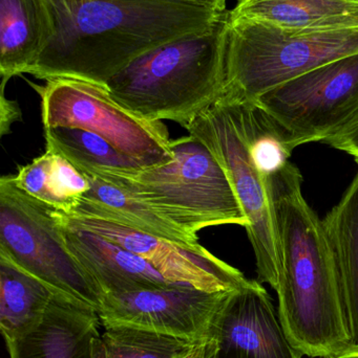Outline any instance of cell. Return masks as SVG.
Instances as JSON below:
<instances>
[{"mask_svg": "<svg viewBox=\"0 0 358 358\" xmlns=\"http://www.w3.org/2000/svg\"><path fill=\"white\" fill-rule=\"evenodd\" d=\"M254 102L279 122L294 148L324 142L358 107V54L303 73Z\"/></svg>", "mask_w": 358, "mask_h": 358, "instance_id": "9", "label": "cell"}, {"mask_svg": "<svg viewBox=\"0 0 358 358\" xmlns=\"http://www.w3.org/2000/svg\"><path fill=\"white\" fill-rule=\"evenodd\" d=\"M227 13L212 27L161 44L132 61L105 84L111 96L145 119L186 127L224 92Z\"/></svg>", "mask_w": 358, "mask_h": 358, "instance_id": "3", "label": "cell"}, {"mask_svg": "<svg viewBox=\"0 0 358 358\" xmlns=\"http://www.w3.org/2000/svg\"><path fill=\"white\" fill-rule=\"evenodd\" d=\"M53 182L62 202L63 214L71 212L78 199L90 189L88 179L73 164L56 155L53 162Z\"/></svg>", "mask_w": 358, "mask_h": 358, "instance_id": "24", "label": "cell"}, {"mask_svg": "<svg viewBox=\"0 0 358 358\" xmlns=\"http://www.w3.org/2000/svg\"><path fill=\"white\" fill-rule=\"evenodd\" d=\"M229 18L303 29L358 27V0H237Z\"/></svg>", "mask_w": 358, "mask_h": 358, "instance_id": "17", "label": "cell"}, {"mask_svg": "<svg viewBox=\"0 0 358 358\" xmlns=\"http://www.w3.org/2000/svg\"><path fill=\"white\" fill-rule=\"evenodd\" d=\"M185 128L207 146L224 168L248 218L245 229L256 257L259 282L277 290L279 250L266 179L252 159L237 101L222 94Z\"/></svg>", "mask_w": 358, "mask_h": 358, "instance_id": "8", "label": "cell"}, {"mask_svg": "<svg viewBox=\"0 0 358 358\" xmlns=\"http://www.w3.org/2000/svg\"><path fill=\"white\" fill-rule=\"evenodd\" d=\"M46 151L59 155L78 170L136 172L143 166L113 148L106 140L78 128H44Z\"/></svg>", "mask_w": 358, "mask_h": 358, "instance_id": "20", "label": "cell"}, {"mask_svg": "<svg viewBox=\"0 0 358 358\" xmlns=\"http://www.w3.org/2000/svg\"><path fill=\"white\" fill-rule=\"evenodd\" d=\"M323 221L338 263L351 349L358 350V171Z\"/></svg>", "mask_w": 358, "mask_h": 358, "instance_id": "19", "label": "cell"}, {"mask_svg": "<svg viewBox=\"0 0 358 358\" xmlns=\"http://www.w3.org/2000/svg\"><path fill=\"white\" fill-rule=\"evenodd\" d=\"M62 215L76 227L119 244L144 259L170 283L209 292H235L249 283L250 280L239 269L204 246L184 245L104 219Z\"/></svg>", "mask_w": 358, "mask_h": 358, "instance_id": "11", "label": "cell"}, {"mask_svg": "<svg viewBox=\"0 0 358 358\" xmlns=\"http://www.w3.org/2000/svg\"><path fill=\"white\" fill-rule=\"evenodd\" d=\"M172 161L136 172L79 170L113 181L198 235L216 225L246 227L248 218L224 168L205 144L188 134L172 140Z\"/></svg>", "mask_w": 358, "mask_h": 358, "instance_id": "5", "label": "cell"}, {"mask_svg": "<svg viewBox=\"0 0 358 358\" xmlns=\"http://www.w3.org/2000/svg\"><path fill=\"white\" fill-rule=\"evenodd\" d=\"M56 33L50 0H0V73H29Z\"/></svg>", "mask_w": 358, "mask_h": 358, "instance_id": "16", "label": "cell"}, {"mask_svg": "<svg viewBox=\"0 0 358 358\" xmlns=\"http://www.w3.org/2000/svg\"><path fill=\"white\" fill-rule=\"evenodd\" d=\"M100 326L95 309L56 294L39 327L6 343V350L10 358H90Z\"/></svg>", "mask_w": 358, "mask_h": 358, "instance_id": "14", "label": "cell"}, {"mask_svg": "<svg viewBox=\"0 0 358 358\" xmlns=\"http://www.w3.org/2000/svg\"><path fill=\"white\" fill-rule=\"evenodd\" d=\"M357 54L358 27L291 29L227 13L222 94L254 102L303 73Z\"/></svg>", "mask_w": 358, "mask_h": 358, "instance_id": "4", "label": "cell"}, {"mask_svg": "<svg viewBox=\"0 0 358 358\" xmlns=\"http://www.w3.org/2000/svg\"><path fill=\"white\" fill-rule=\"evenodd\" d=\"M202 345L132 328L104 327L92 342L90 358H186Z\"/></svg>", "mask_w": 358, "mask_h": 358, "instance_id": "22", "label": "cell"}, {"mask_svg": "<svg viewBox=\"0 0 358 358\" xmlns=\"http://www.w3.org/2000/svg\"><path fill=\"white\" fill-rule=\"evenodd\" d=\"M56 33L29 75L105 85L145 52L226 13L164 0H50Z\"/></svg>", "mask_w": 358, "mask_h": 358, "instance_id": "2", "label": "cell"}, {"mask_svg": "<svg viewBox=\"0 0 358 358\" xmlns=\"http://www.w3.org/2000/svg\"><path fill=\"white\" fill-rule=\"evenodd\" d=\"M164 1L179 2V3L191 4V6H203L212 8L220 13H226L228 0H164Z\"/></svg>", "mask_w": 358, "mask_h": 358, "instance_id": "27", "label": "cell"}, {"mask_svg": "<svg viewBox=\"0 0 358 358\" xmlns=\"http://www.w3.org/2000/svg\"><path fill=\"white\" fill-rule=\"evenodd\" d=\"M323 143L348 153L358 164V107L351 117Z\"/></svg>", "mask_w": 358, "mask_h": 358, "instance_id": "25", "label": "cell"}, {"mask_svg": "<svg viewBox=\"0 0 358 358\" xmlns=\"http://www.w3.org/2000/svg\"><path fill=\"white\" fill-rule=\"evenodd\" d=\"M302 185L290 162L266 179L279 250L277 313L296 350L326 358L350 350L351 336L331 242Z\"/></svg>", "mask_w": 358, "mask_h": 358, "instance_id": "1", "label": "cell"}, {"mask_svg": "<svg viewBox=\"0 0 358 358\" xmlns=\"http://www.w3.org/2000/svg\"><path fill=\"white\" fill-rule=\"evenodd\" d=\"M6 81L1 80V101H0V131L1 136L10 132L11 126L16 121L21 120V111L15 101L8 100L4 94Z\"/></svg>", "mask_w": 358, "mask_h": 358, "instance_id": "26", "label": "cell"}, {"mask_svg": "<svg viewBox=\"0 0 358 358\" xmlns=\"http://www.w3.org/2000/svg\"><path fill=\"white\" fill-rule=\"evenodd\" d=\"M65 243L102 299L109 294L177 285L166 281L144 259L119 244L76 227L56 210Z\"/></svg>", "mask_w": 358, "mask_h": 358, "instance_id": "13", "label": "cell"}, {"mask_svg": "<svg viewBox=\"0 0 358 358\" xmlns=\"http://www.w3.org/2000/svg\"><path fill=\"white\" fill-rule=\"evenodd\" d=\"M81 172L90 189L76 202L67 216L104 219L142 233L200 248L198 235L183 229L130 189L95 174Z\"/></svg>", "mask_w": 358, "mask_h": 358, "instance_id": "15", "label": "cell"}, {"mask_svg": "<svg viewBox=\"0 0 358 358\" xmlns=\"http://www.w3.org/2000/svg\"><path fill=\"white\" fill-rule=\"evenodd\" d=\"M186 358H212V342L202 345Z\"/></svg>", "mask_w": 358, "mask_h": 358, "instance_id": "28", "label": "cell"}, {"mask_svg": "<svg viewBox=\"0 0 358 358\" xmlns=\"http://www.w3.org/2000/svg\"><path fill=\"white\" fill-rule=\"evenodd\" d=\"M231 292L170 285L109 294L101 301L98 315L103 328H132L206 344L214 338Z\"/></svg>", "mask_w": 358, "mask_h": 358, "instance_id": "10", "label": "cell"}, {"mask_svg": "<svg viewBox=\"0 0 358 358\" xmlns=\"http://www.w3.org/2000/svg\"><path fill=\"white\" fill-rule=\"evenodd\" d=\"M326 358H358V350L357 349H350V350L345 351V352L330 355V357Z\"/></svg>", "mask_w": 358, "mask_h": 358, "instance_id": "29", "label": "cell"}, {"mask_svg": "<svg viewBox=\"0 0 358 358\" xmlns=\"http://www.w3.org/2000/svg\"><path fill=\"white\" fill-rule=\"evenodd\" d=\"M53 162L54 155L46 151L44 155L31 163L19 167L18 173L13 176V179L15 185L25 193L63 213L62 202L59 199L53 182Z\"/></svg>", "mask_w": 358, "mask_h": 358, "instance_id": "23", "label": "cell"}, {"mask_svg": "<svg viewBox=\"0 0 358 358\" xmlns=\"http://www.w3.org/2000/svg\"><path fill=\"white\" fill-rule=\"evenodd\" d=\"M0 252L59 296L98 313L100 290L67 248L56 210L0 178Z\"/></svg>", "mask_w": 358, "mask_h": 358, "instance_id": "6", "label": "cell"}, {"mask_svg": "<svg viewBox=\"0 0 358 358\" xmlns=\"http://www.w3.org/2000/svg\"><path fill=\"white\" fill-rule=\"evenodd\" d=\"M212 358H302L261 282L229 294L212 341Z\"/></svg>", "mask_w": 358, "mask_h": 358, "instance_id": "12", "label": "cell"}, {"mask_svg": "<svg viewBox=\"0 0 358 358\" xmlns=\"http://www.w3.org/2000/svg\"><path fill=\"white\" fill-rule=\"evenodd\" d=\"M41 98L43 128H78L106 140L144 168L170 162L172 140L162 121H151L117 102L106 86L57 78L33 85Z\"/></svg>", "mask_w": 358, "mask_h": 358, "instance_id": "7", "label": "cell"}, {"mask_svg": "<svg viewBox=\"0 0 358 358\" xmlns=\"http://www.w3.org/2000/svg\"><path fill=\"white\" fill-rule=\"evenodd\" d=\"M56 292L0 252V329L4 342L39 327Z\"/></svg>", "mask_w": 358, "mask_h": 358, "instance_id": "18", "label": "cell"}, {"mask_svg": "<svg viewBox=\"0 0 358 358\" xmlns=\"http://www.w3.org/2000/svg\"><path fill=\"white\" fill-rule=\"evenodd\" d=\"M233 99L239 105L252 159L261 176L267 179L289 163L296 148L287 131L262 107L252 101Z\"/></svg>", "mask_w": 358, "mask_h": 358, "instance_id": "21", "label": "cell"}]
</instances>
